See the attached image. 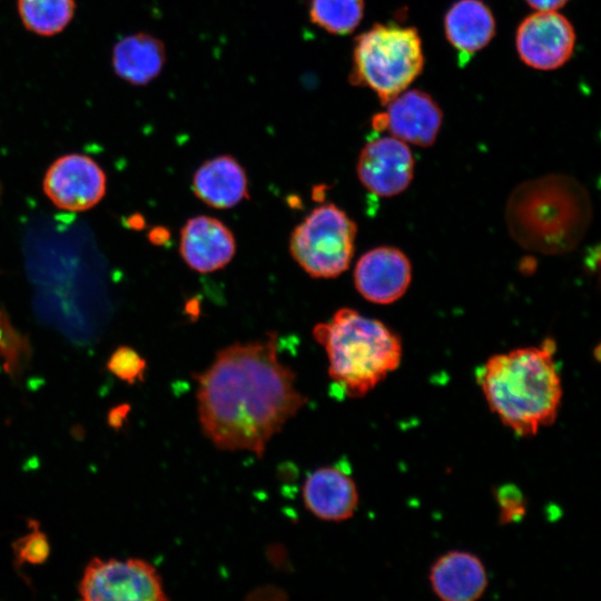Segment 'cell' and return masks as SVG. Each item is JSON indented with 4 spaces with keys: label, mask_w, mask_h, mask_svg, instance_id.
Wrapping results in <instances>:
<instances>
[{
    "label": "cell",
    "mask_w": 601,
    "mask_h": 601,
    "mask_svg": "<svg viewBox=\"0 0 601 601\" xmlns=\"http://www.w3.org/2000/svg\"><path fill=\"white\" fill-rule=\"evenodd\" d=\"M195 380L205 436L219 450L258 459L308 401L295 386V372L278 357L275 333L224 347Z\"/></svg>",
    "instance_id": "6da1fadb"
},
{
    "label": "cell",
    "mask_w": 601,
    "mask_h": 601,
    "mask_svg": "<svg viewBox=\"0 0 601 601\" xmlns=\"http://www.w3.org/2000/svg\"><path fill=\"white\" fill-rule=\"evenodd\" d=\"M554 352L555 343L546 339L541 346L494 354L476 373L491 412L520 437L536 435L559 415L563 386Z\"/></svg>",
    "instance_id": "7a4b0ae2"
},
{
    "label": "cell",
    "mask_w": 601,
    "mask_h": 601,
    "mask_svg": "<svg viewBox=\"0 0 601 601\" xmlns=\"http://www.w3.org/2000/svg\"><path fill=\"white\" fill-rule=\"evenodd\" d=\"M592 218L591 198L575 178L551 174L520 184L510 195L505 223L523 248L545 255L572 250Z\"/></svg>",
    "instance_id": "3957f363"
},
{
    "label": "cell",
    "mask_w": 601,
    "mask_h": 601,
    "mask_svg": "<svg viewBox=\"0 0 601 601\" xmlns=\"http://www.w3.org/2000/svg\"><path fill=\"white\" fill-rule=\"evenodd\" d=\"M313 335L323 345L328 375L352 398L363 397L395 372L403 355L400 336L378 319L343 307Z\"/></svg>",
    "instance_id": "277c9868"
},
{
    "label": "cell",
    "mask_w": 601,
    "mask_h": 601,
    "mask_svg": "<svg viewBox=\"0 0 601 601\" xmlns=\"http://www.w3.org/2000/svg\"><path fill=\"white\" fill-rule=\"evenodd\" d=\"M423 65L415 28L375 24L355 41L351 81L368 87L387 105L416 79Z\"/></svg>",
    "instance_id": "5b68a950"
},
{
    "label": "cell",
    "mask_w": 601,
    "mask_h": 601,
    "mask_svg": "<svg viewBox=\"0 0 601 601\" xmlns=\"http://www.w3.org/2000/svg\"><path fill=\"white\" fill-rule=\"evenodd\" d=\"M357 226L334 204L314 208L290 234L289 252L312 277L333 278L351 264Z\"/></svg>",
    "instance_id": "8992f818"
},
{
    "label": "cell",
    "mask_w": 601,
    "mask_h": 601,
    "mask_svg": "<svg viewBox=\"0 0 601 601\" xmlns=\"http://www.w3.org/2000/svg\"><path fill=\"white\" fill-rule=\"evenodd\" d=\"M79 593L86 601L168 600L157 570L141 559H92L85 569Z\"/></svg>",
    "instance_id": "52a82bcc"
},
{
    "label": "cell",
    "mask_w": 601,
    "mask_h": 601,
    "mask_svg": "<svg viewBox=\"0 0 601 601\" xmlns=\"http://www.w3.org/2000/svg\"><path fill=\"white\" fill-rule=\"evenodd\" d=\"M516 50L522 61L539 70H552L572 56L575 32L570 21L555 11L526 17L516 31Z\"/></svg>",
    "instance_id": "ba28073f"
},
{
    "label": "cell",
    "mask_w": 601,
    "mask_h": 601,
    "mask_svg": "<svg viewBox=\"0 0 601 601\" xmlns=\"http://www.w3.org/2000/svg\"><path fill=\"white\" fill-rule=\"evenodd\" d=\"M415 160L405 141L396 137L370 140L361 150L356 173L361 184L381 197L403 193L414 176Z\"/></svg>",
    "instance_id": "9c48e42d"
},
{
    "label": "cell",
    "mask_w": 601,
    "mask_h": 601,
    "mask_svg": "<svg viewBox=\"0 0 601 601\" xmlns=\"http://www.w3.org/2000/svg\"><path fill=\"white\" fill-rule=\"evenodd\" d=\"M43 189L58 208L81 211L102 198L106 177L91 158L79 154L66 155L48 169Z\"/></svg>",
    "instance_id": "30bf717a"
},
{
    "label": "cell",
    "mask_w": 601,
    "mask_h": 601,
    "mask_svg": "<svg viewBox=\"0 0 601 601\" xmlns=\"http://www.w3.org/2000/svg\"><path fill=\"white\" fill-rule=\"evenodd\" d=\"M412 280L408 257L392 246L375 247L359 257L354 268L357 292L368 302L391 304L400 299Z\"/></svg>",
    "instance_id": "8fae6325"
},
{
    "label": "cell",
    "mask_w": 601,
    "mask_h": 601,
    "mask_svg": "<svg viewBox=\"0 0 601 601\" xmlns=\"http://www.w3.org/2000/svg\"><path fill=\"white\" fill-rule=\"evenodd\" d=\"M442 125V111L434 99L420 90L403 91L373 119L374 128L420 147L434 144Z\"/></svg>",
    "instance_id": "7c38bea8"
},
{
    "label": "cell",
    "mask_w": 601,
    "mask_h": 601,
    "mask_svg": "<svg viewBox=\"0 0 601 601\" xmlns=\"http://www.w3.org/2000/svg\"><path fill=\"white\" fill-rule=\"evenodd\" d=\"M235 252L234 234L215 217L189 218L180 230L179 253L195 272L218 270L231 260Z\"/></svg>",
    "instance_id": "4fadbf2b"
},
{
    "label": "cell",
    "mask_w": 601,
    "mask_h": 601,
    "mask_svg": "<svg viewBox=\"0 0 601 601\" xmlns=\"http://www.w3.org/2000/svg\"><path fill=\"white\" fill-rule=\"evenodd\" d=\"M434 594L442 601H475L487 588L482 560L469 551H449L437 558L428 572Z\"/></svg>",
    "instance_id": "5bb4252c"
},
{
    "label": "cell",
    "mask_w": 601,
    "mask_h": 601,
    "mask_svg": "<svg viewBox=\"0 0 601 601\" xmlns=\"http://www.w3.org/2000/svg\"><path fill=\"white\" fill-rule=\"evenodd\" d=\"M302 495L305 508L324 521H345L353 516L358 505L354 480L334 466H323L311 473L303 484Z\"/></svg>",
    "instance_id": "9a60e30c"
},
{
    "label": "cell",
    "mask_w": 601,
    "mask_h": 601,
    "mask_svg": "<svg viewBox=\"0 0 601 601\" xmlns=\"http://www.w3.org/2000/svg\"><path fill=\"white\" fill-rule=\"evenodd\" d=\"M194 194L205 204L227 209L248 198V179L231 156H217L203 162L193 176Z\"/></svg>",
    "instance_id": "2e32d148"
},
{
    "label": "cell",
    "mask_w": 601,
    "mask_h": 601,
    "mask_svg": "<svg viewBox=\"0 0 601 601\" xmlns=\"http://www.w3.org/2000/svg\"><path fill=\"white\" fill-rule=\"evenodd\" d=\"M444 29L450 43L470 56L492 40L495 20L491 10L480 0H459L445 14Z\"/></svg>",
    "instance_id": "e0dca14e"
},
{
    "label": "cell",
    "mask_w": 601,
    "mask_h": 601,
    "mask_svg": "<svg viewBox=\"0 0 601 601\" xmlns=\"http://www.w3.org/2000/svg\"><path fill=\"white\" fill-rule=\"evenodd\" d=\"M165 60L162 42L142 32L122 38L112 50L114 70L131 85L150 82L160 73Z\"/></svg>",
    "instance_id": "ac0fdd59"
},
{
    "label": "cell",
    "mask_w": 601,
    "mask_h": 601,
    "mask_svg": "<svg viewBox=\"0 0 601 601\" xmlns=\"http://www.w3.org/2000/svg\"><path fill=\"white\" fill-rule=\"evenodd\" d=\"M23 26L40 36L62 31L75 12V0H18Z\"/></svg>",
    "instance_id": "d6986e66"
},
{
    "label": "cell",
    "mask_w": 601,
    "mask_h": 601,
    "mask_svg": "<svg viewBox=\"0 0 601 601\" xmlns=\"http://www.w3.org/2000/svg\"><path fill=\"white\" fill-rule=\"evenodd\" d=\"M364 13V0H311L312 22L333 35L356 29Z\"/></svg>",
    "instance_id": "ffe728a7"
},
{
    "label": "cell",
    "mask_w": 601,
    "mask_h": 601,
    "mask_svg": "<svg viewBox=\"0 0 601 601\" xmlns=\"http://www.w3.org/2000/svg\"><path fill=\"white\" fill-rule=\"evenodd\" d=\"M107 366L118 378L132 384L144 378L146 361L131 347L121 346L114 352Z\"/></svg>",
    "instance_id": "44dd1931"
},
{
    "label": "cell",
    "mask_w": 601,
    "mask_h": 601,
    "mask_svg": "<svg viewBox=\"0 0 601 601\" xmlns=\"http://www.w3.org/2000/svg\"><path fill=\"white\" fill-rule=\"evenodd\" d=\"M16 560L20 564H41L50 553L49 541L38 528L13 543Z\"/></svg>",
    "instance_id": "7402d4cb"
},
{
    "label": "cell",
    "mask_w": 601,
    "mask_h": 601,
    "mask_svg": "<svg viewBox=\"0 0 601 601\" xmlns=\"http://www.w3.org/2000/svg\"><path fill=\"white\" fill-rule=\"evenodd\" d=\"M495 499L501 524L521 521L525 515V499L518 486L511 484L500 486L495 492Z\"/></svg>",
    "instance_id": "603a6c76"
},
{
    "label": "cell",
    "mask_w": 601,
    "mask_h": 601,
    "mask_svg": "<svg viewBox=\"0 0 601 601\" xmlns=\"http://www.w3.org/2000/svg\"><path fill=\"white\" fill-rule=\"evenodd\" d=\"M130 406L128 404H121L114 408L108 414V423L114 428H119L124 425L129 414Z\"/></svg>",
    "instance_id": "cb8c5ba5"
},
{
    "label": "cell",
    "mask_w": 601,
    "mask_h": 601,
    "mask_svg": "<svg viewBox=\"0 0 601 601\" xmlns=\"http://www.w3.org/2000/svg\"><path fill=\"white\" fill-rule=\"evenodd\" d=\"M529 6L538 11H555L563 7L569 0H525Z\"/></svg>",
    "instance_id": "d4e9b609"
},
{
    "label": "cell",
    "mask_w": 601,
    "mask_h": 601,
    "mask_svg": "<svg viewBox=\"0 0 601 601\" xmlns=\"http://www.w3.org/2000/svg\"><path fill=\"white\" fill-rule=\"evenodd\" d=\"M169 237H170L169 231L164 227L154 228L149 233V239L156 245L166 243L169 239Z\"/></svg>",
    "instance_id": "484cf974"
},
{
    "label": "cell",
    "mask_w": 601,
    "mask_h": 601,
    "mask_svg": "<svg viewBox=\"0 0 601 601\" xmlns=\"http://www.w3.org/2000/svg\"><path fill=\"white\" fill-rule=\"evenodd\" d=\"M8 326H4V318L2 314L0 313V356L4 355V351L8 347V337L9 334H7Z\"/></svg>",
    "instance_id": "4316f807"
}]
</instances>
